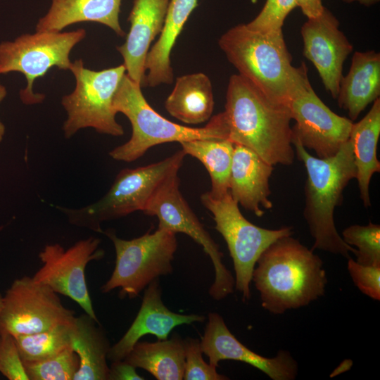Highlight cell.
<instances>
[{
  "label": "cell",
  "mask_w": 380,
  "mask_h": 380,
  "mask_svg": "<svg viewBox=\"0 0 380 380\" xmlns=\"http://www.w3.org/2000/svg\"><path fill=\"white\" fill-rule=\"evenodd\" d=\"M71 347L80 358L73 380H108L107 360L111 346L99 322L87 313L75 317Z\"/></svg>",
  "instance_id": "cell-23"
},
{
  "label": "cell",
  "mask_w": 380,
  "mask_h": 380,
  "mask_svg": "<svg viewBox=\"0 0 380 380\" xmlns=\"http://www.w3.org/2000/svg\"><path fill=\"white\" fill-rule=\"evenodd\" d=\"M136 369L125 360L112 362L109 366L108 380H144Z\"/></svg>",
  "instance_id": "cell-35"
},
{
  "label": "cell",
  "mask_w": 380,
  "mask_h": 380,
  "mask_svg": "<svg viewBox=\"0 0 380 380\" xmlns=\"http://www.w3.org/2000/svg\"><path fill=\"white\" fill-rule=\"evenodd\" d=\"M339 27L338 20L325 7L319 15L308 18L300 29L303 56L314 65L325 89L334 99L343 63L353 50Z\"/></svg>",
  "instance_id": "cell-15"
},
{
  "label": "cell",
  "mask_w": 380,
  "mask_h": 380,
  "mask_svg": "<svg viewBox=\"0 0 380 380\" xmlns=\"http://www.w3.org/2000/svg\"><path fill=\"white\" fill-rule=\"evenodd\" d=\"M221 113L227 139L234 144L250 148L272 165L293 163L289 106L271 100L238 74L229 78Z\"/></svg>",
  "instance_id": "cell-1"
},
{
  "label": "cell",
  "mask_w": 380,
  "mask_h": 380,
  "mask_svg": "<svg viewBox=\"0 0 380 380\" xmlns=\"http://www.w3.org/2000/svg\"><path fill=\"white\" fill-rule=\"evenodd\" d=\"M170 0H134L127 18L129 31L125 43L116 47L124 60L127 75L143 86L145 62L150 46L160 34Z\"/></svg>",
  "instance_id": "cell-18"
},
{
  "label": "cell",
  "mask_w": 380,
  "mask_h": 380,
  "mask_svg": "<svg viewBox=\"0 0 380 380\" xmlns=\"http://www.w3.org/2000/svg\"><path fill=\"white\" fill-rule=\"evenodd\" d=\"M201 201L212 213L215 228L227 243L235 271L234 288L245 302L251 298L252 272L258 257L274 241L292 235L293 228L270 229L251 223L242 215L229 192L215 198L207 191L201 196Z\"/></svg>",
  "instance_id": "cell-10"
},
{
  "label": "cell",
  "mask_w": 380,
  "mask_h": 380,
  "mask_svg": "<svg viewBox=\"0 0 380 380\" xmlns=\"http://www.w3.org/2000/svg\"><path fill=\"white\" fill-rule=\"evenodd\" d=\"M296 7L295 0H266L260 13L246 25L260 32H282L286 17Z\"/></svg>",
  "instance_id": "cell-31"
},
{
  "label": "cell",
  "mask_w": 380,
  "mask_h": 380,
  "mask_svg": "<svg viewBox=\"0 0 380 380\" xmlns=\"http://www.w3.org/2000/svg\"><path fill=\"white\" fill-rule=\"evenodd\" d=\"M122 1L51 0V6L38 20L35 31L61 32L75 23L94 22L107 26L119 37H125L119 20Z\"/></svg>",
  "instance_id": "cell-20"
},
{
  "label": "cell",
  "mask_w": 380,
  "mask_h": 380,
  "mask_svg": "<svg viewBox=\"0 0 380 380\" xmlns=\"http://www.w3.org/2000/svg\"><path fill=\"white\" fill-rule=\"evenodd\" d=\"M179 184L177 175L159 190L143 212L158 217V228L184 233L203 247L215 270V279L208 292L213 299L220 300L234 292V277L222 262L223 254L218 244L183 197Z\"/></svg>",
  "instance_id": "cell-13"
},
{
  "label": "cell",
  "mask_w": 380,
  "mask_h": 380,
  "mask_svg": "<svg viewBox=\"0 0 380 380\" xmlns=\"http://www.w3.org/2000/svg\"><path fill=\"white\" fill-rule=\"evenodd\" d=\"M342 239L355 246L356 262L360 265L380 267V225L371 222L367 225L353 224L342 231Z\"/></svg>",
  "instance_id": "cell-30"
},
{
  "label": "cell",
  "mask_w": 380,
  "mask_h": 380,
  "mask_svg": "<svg viewBox=\"0 0 380 380\" xmlns=\"http://www.w3.org/2000/svg\"><path fill=\"white\" fill-rule=\"evenodd\" d=\"M87 36L83 28L69 32L35 31L18 36L12 41L0 42V75L11 72L22 73L27 81L19 91L25 105L42 103L45 95L34 93V81L44 77L53 67L70 70V54Z\"/></svg>",
  "instance_id": "cell-9"
},
{
  "label": "cell",
  "mask_w": 380,
  "mask_h": 380,
  "mask_svg": "<svg viewBox=\"0 0 380 380\" xmlns=\"http://www.w3.org/2000/svg\"><path fill=\"white\" fill-rule=\"evenodd\" d=\"M380 136V99L359 122L353 124L349 140L352 144L360 197L365 208L371 206L369 184L374 174L380 172L377 144Z\"/></svg>",
  "instance_id": "cell-24"
},
{
  "label": "cell",
  "mask_w": 380,
  "mask_h": 380,
  "mask_svg": "<svg viewBox=\"0 0 380 380\" xmlns=\"http://www.w3.org/2000/svg\"><path fill=\"white\" fill-rule=\"evenodd\" d=\"M101 239L90 236L76 242L68 249L59 243L48 244L39 253L43 265L32 278L65 296L99 322L94 312L85 279L87 264L104 256L99 248Z\"/></svg>",
  "instance_id": "cell-14"
},
{
  "label": "cell",
  "mask_w": 380,
  "mask_h": 380,
  "mask_svg": "<svg viewBox=\"0 0 380 380\" xmlns=\"http://www.w3.org/2000/svg\"><path fill=\"white\" fill-rule=\"evenodd\" d=\"M203 353L209 364L217 367L222 360L247 363L267 374L272 380H293L298 373V365L291 353L278 351L274 357L259 355L241 343L229 330L222 317L210 312L204 334L200 341Z\"/></svg>",
  "instance_id": "cell-16"
},
{
  "label": "cell",
  "mask_w": 380,
  "mask_h": 380,
  "mask_svg": "<svg viewBox=\"0 0 380 380\" xmlns=\"http://www.w3.org/2000/svg\"><path fill=\"white\" fill-rule=\"evenodd\" d=\"M214 105L211 82L202 72L178 77L165 102V109L172 116L191 125L209 120Z\"/></svg>",
  "instance_id": "cell-25"
},
{
  "label": "cell",
  "mask_w": 380,
  "mask_h": 380,
  "mask_svg": "<svg viewBox=\"0 0 380 380\" xmlns=\"http://www.w3.org/2000/svg\"><path fill=\"white\" fill-rule=\"evenodd\" d=\"M75 312L65 308L49 286L23 276L12 283L2 298L0 333L31 334L72 323Z\"/></svg>",
  "instance_id": "cell-12"
},
{
  "label": "cell",
  "mask_w": 380,
  "mask_h": 380,
  "mask_svg": "<svg viewBox=\"0 0 380 380\" xmlns=\"http://www.w3.org/2000/svg\"><path fill=\"white\" fill-rule=\"evenodd\" d=\"M348 270L356 287L365 295L380 300V267L366 266L348 258Z\"/></svg>",
  "instance_id": "cell-34"
},
{
  "label": "cell",
  "mask_w": 380,
  "mask_h": 380,
  "mask_svg": "<svg viewBox=\"0 0 380 380\" xmlns=\"http://www.w3.org/2000/svg\"><path fill=\"white\" fill-rule=\"evenodd\" d=\"M347 4L358 3L364 6L369 7L379 2L380 0H341Z\"/></svg>",
  "instance_id": "cell-38"
},
{
  "label": "cell",
  "mask_w": 380,
  "mask_h": 380,
  "mask_svg": "<svg viewBox=\"0 0 380 380\" xmlns=\"http://www.w3.org/2000/svg\"><path fill=\"white\" fill-rule=\"evenodd\" d=\"M291 236L267 247L252 272L251 281L260 293L262 307L274 315L306 306L325 293L323 261Z\"/></svg>",
  "instance_id": "cell-2"
},
{
  "label": "cell",
  "mask_w": 380,
  "mask_h": 380,
  "mask_svg": "<svg viewBox=\"0 0 380 380\" xmlns=\"http://www.w3.org/2000/svg\"><path fill=\"white\" fill-rule=\"evenodd\" d=\"M70 71L75 79V87L61 99L67 113L62 127L65 137L69 139L88 127L100 134L122 136L124 129L116 120L113 99L126 73L124 64L94 70L85 68L83 60L79 58L72 63Z\"/></svg>",
  "instance_id": "cell-7"
},
{
  "label": "cell",
  "mask_w": 380,
  "mask_h": 380,
  "mask_svg": "<svg viewBox=\"0 0 380 380\" xmlns=\"http://www.w3.org/2000/svg\"><path fill=\"white\" fill-rule=\"evenodd\" d=\"M185 364L184 380H227L229 378L219 374L215 367L203 359L200 341L197 338L184 339Z\"/></svg>",
  "instance_id": "cell-32"
},
{
  "label": "cell",
  "mask_w": 380,
  "mask_h": 380,
  "mask_svg": "<svg viewBox=\"0 0 380 380\" xmlns=\"http://www.w3.org/2000/svg\"><path fill=\"white\" fill-rule=\"evenodd\" d=\"M380 96V53L374 51H355L348 73L342 76L336 97L348 118L355 120Z\"/></svg>",
  "instance_id": "cell-21"
},
{
  "label": "cell",
  "mask_w": 380,
  "mask_h": 380,
  "mask_svg": "<svg viewBox=\"0 0 380 380\" xmlns=\"http://www.w3.org/2000/svg\"><path fill=\"white\" fill-rule=\"evenodd\" d=\"M179 144L186 155L198 159L207 170L211 181L208 193L215 198L227 194L234 144L227 139H194Z\"/></svg>",
  "instance_id": "cell-27"
},
{
  "label": "cell",
  "mask_w": 380,
  "mask_h": 380,
  "mask_svg": "<svg viewBox=\"0 0 380 380\" xmlns=\"http://www.w3.org/2000/svg\"><path fill=\"white\" fill-rule=\"evenodd\" d=\"M1 229V227H0V229Z\"/></svg>",
  "instance_id": "cell-40"
},
{
  "label": "cell",
  "mask_w": 380,
  "mask_h": 380,
  "mask_svg": "<svg viewBox=\"0 0 380 380\" xmlns=\"http://www.w3.org/2000/svg\"><path fill=\"white\" fill-rule=\"evenodd\" d=\"M297 7H299L307 18H315L319 15L324 9L322 0H295Z\"/></svg>",
  "instance_id": "cell-36"
},
{
  "label": "cell",
  "mask_w": 380,
  "mask_h": 380,
  "mask_svg": "<svg viewBox=\"0 0 380 380\" xmlns=\"http://www.w3.org/2000/svg\"><path fill=\"white\" fill-rule=\"evenodd\" d=\"M141 87L125 73L114 95L115 112L122 113L128 118L132 131L127 142L109 152L113 159L131 163L142 157L150 148L164 143L205 139H227L221 113L211 117L203 127H185L158 113L146 100Z\"/></svg>",
  "instance_id": "cell-5"
},
{
  "label": "cell",
  "mask_w": 380,
  "mask_h": 380,
  "mask_svg": "<svg viewBox=\"0 0 380 380\" xmlns=\"http://www.w3.org/2000/svg\"><path fill=\"white\" fill-rule=\"evenodd\" d=\"M158 380L183 379L185 355L184 339L174 334L170 339L137 342L124 359Z\"/></svg>",
  "instance_id": "cell-26"
},
{
  "label": "cell",
  "mask_w": 380,
  "mask_h": 380,
  "mask_svg": "<svg viewBox=\"0 0 380 380\" xmlns=\"http://www.w3.org/2000/svg\"><path fill=\"white\" fill-rule=\"evenodd\" d=\"M218 44L240 75L271 100L289 106L297 67L291 63L283 32H260L239 24L225 32Z\"/></svg>",
  "instance_id": "cell-4"
},
{
  "label": "cell",
  "mask_w": 380,
  "mask_h": 380,
  "mask_svg": "<svg viewBox=\"0 0 380 380\" xmlns=\"http://www.w3.org/2000/svg\"><path fill=\"white\" fill-rule=\"evenodd\" d=\"M198 0H170L164 24L156 42L150 48L145 62L143 86L154 87L171 84L173 70L170 53Z\"/></svg>",
  "instance_id": "cell-22"
},
{
  "label": "cell",
  "mask_w": 380,
  "mask_h": 380,
  "mask_svg": "<svg viewBox=\"0 0 380 380\" xmlns=\"http://www.w3.org/2000/svg\"><path fill=\"white\" fill-rule=\"evenodd\" d=\"M186 155L177 151L165 159L122 170L108 191L99 201L80 208H60L73 225L103 233V222L144 211L159 190L177 175Z\"/></svg>",
  "instance_id": "cell-6"
},
{
  "label": "cell",
  "mask_w": 380,
  "mask_h": 380,
  "mask_svg": "<svg viewBox=\"0 0 380 380\" xmlns=\"http://www.w3.org/2000/svg\"><path fill=\"white\" fill-rule=\"evenodd\" d=\"M305 63L298 67L292 83L289 108L296 123L292 137L302 146L315 152L317 157L336 155L348 140L353 121L333 112L315 92Z\"/></svg>",
  "instance_id": "cell-11"
},
{
  "label": "cell",
  "mask_w": 380,
  "mask_h": 380,
  "mask_svg": "<svg viewBox=\"0 0 380 380\" xmlns=\"http://www.w3.org/2000/svg\"><path fill=\"white\" fill-rule=\"evenodd\" d=\"M159 279L146 287L141 308L136 318L123 336L110 348L108 360L114 362L124 360L139 340L146 334L165 340L172 330L182 324L202 322L205 317L200 315H182L170 310L161 298Z\"/></svg>",
  "instance_id": "cell-17"
},
{
  "label": "cell",
  "mask_w": 380,
  "mask_h": 380,
  "mask_svg": "<svg viewBox=\"0 0 380 380\" xmlns=\"http://www.w3.org/2000/svg\"><path fill=\"white\" fill-rule=\"evenodd\" d=\"M73 322L38 333L13 336L22 361L41 360L71 347Z\"/></svg>",
  "instance_id": "cell-28"
},
{
  "label": "cell",
  "mask_w": 380,
  "mask_h": 380,
  "mask_svg": "<svg viewBox=\"0 0 380 380\" xmlns=\"http://www.w3.org/2000/svg\"><path fill=\"white\" fill-rule=\"evenodd\" d=\"M0 372L9 380H29L15 337L0 333Z\"/></svg>",
  "instance_id": "cell-33"
},
{
  "label": "cell",
  "mask_w": 380,
  "mask_h": 380,
  "mask_svg": "<svg viewBox=\"0 0 380 380\" xmlns=\"http://www.w3.org/2000/svg\"><path fill=\"white\" fill-rule=\"evenodd\" d=\"M292 143L307 172L303 216L314 240L312 250L348 259L350 253H355V248L347 244L338 233L334 213L343 201L346 187L356 178L352 144L348 139L336 155L319 158L310 154L294 137Z\"/></svg>",
  "instance_id": "cell-3"
},
{
  "label": "cell",
  "mask_w": 380,
  "mask_h": 380,
  "mask_svg": "<svg viewBox=\"0 0 380 380\" xmlns=\"http://www.w3.org/2000/svg\"><path fill=\"white\" fill-rule=\"evenodd\" d=\"M6 95H7L6 88L0 82V103L5 99ZM4 134H5V126L0 120V142H1V141L3 140Z\"/></svg>",
  "instance_id": "cell-37"
},
{
  "label": "cell",
  "mask_w": 380,
  "mask_h": 380,
  "mask_svg": "<svg viewBox=\"0 0 380 380\" xmlns=\"http://www.w3.org/2000/svg\"><path fill=\"white\" fill-rule=\"evenodd\" d=\"M29 380H73L80 358L72 347L38 361H23Z\"/></svg>",
  "instance_id": "cell-29"
},
{
  "label": "cell",
  "mask_w": 380,
  "mask_h": 380,
  "mask_svg": "<svg viewBox=\"0 0 380 380\" xmlns=\"http://www.w3.org/2000/svg\"><path fill=\"white\" fill-rule=\"evenodd\" d=\"M273 166L250 148L234 144L229 192L239 205L258 217L265 213L262 207L268 210L273 206L269 198Z\"/></svg>",
  "instance_id": "cell-19"
},
{
  "label": "cell",
  "mask_w": 380,
  "mask_h": 380,
  "mask_svg": "<svg viewBox=\"0 0 380 380\" xmlns=\"http://www.w3.org/2000/svg\"><path fill=\"white\" fill-rule=\"evenodd\" d=\"M2 298H3V296L0 293V310H1V306H2Z\"/></svg>",
  "instance_id": "cell-39"
},
{
  "label": "cell",
  "mask_w": 380,
  "mask_h": 380,
  "mask_svg": "<svg viewBox=\"0 0 380 380\" xmlns=\"http://www.w3.org/2000/svg\"><path fill=\"white\" fill-rule=\"evenodd\" d=\"M103 233L113 243L115 265L110 277L101 288L102 293L120 289L121 299H133L153 280L172 272L177 233L158 228L131 240L120 239L111 230Z\"/></svg>",
  "instance_id": "cell-8"
}]
</instances>
